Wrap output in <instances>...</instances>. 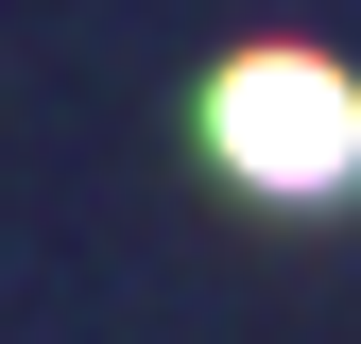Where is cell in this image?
I'll list each match as a JSON object with an SVG mask.
<instances>
[{
  "mask_svg": "<svg viewBox=\"0 0 361 344\" xmlns=\"http://www.w3.org/2000/svg\"><path fill=\"white\" fill-rule=\"evenodd\" d=\"M207 138H224L241 190L327 207V190H361V86H344L327 52H241V69L207 86Z\"/></svg>",
  "mask_w": 361,
  "mask_h": 344,
  "instance_id": "1",
  "label": "cell"
}]
</instances>
